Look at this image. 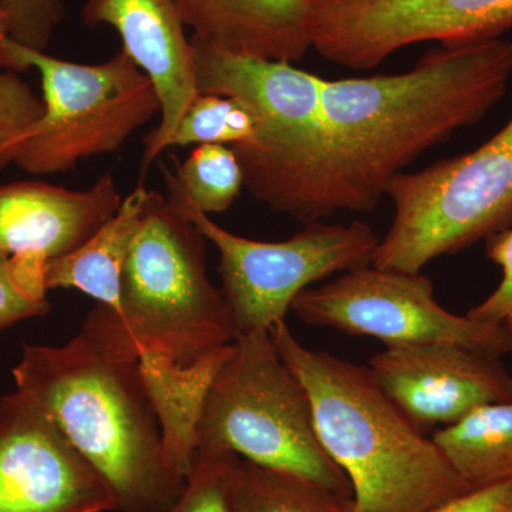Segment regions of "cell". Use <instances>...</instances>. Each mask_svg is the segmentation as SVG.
I'll list each match as a JSON object with an SVG mask.
<instances>
[{
    "label": "cell",
    "instance_id": "6da1fadb",
    "mask_svg": "<svg viewBox=\"0 0 512 512\" xmlns=\"http://www.w3.org/2000/svg\"><path fill=\"white\" fill-rule=\"evenodd\" d=\"M511 76L512 42L495 39L434 47L406 73L325 80L318 148L295 220L372 211L421 154L480 123Z\"/></svg>",
    "mask_w": 512,
    "mask_h": 512
},
{
    "label": "cell",
    "instance_id": "7a4b0ae2",
    "mask_svg": "<svg viewBox=\"0 0 512 512\" xmlns=\"http://www.w3.org/2000/svg\"><path fill=\"white\" fill-rule=\"evenodd\" d=\"M13 379L99 471L117 512H164L183 493L185 478L165 460L140 350L114 309L99 303L66 345H25Z\"/></svg>",
    "mask_w": 512,
    "mask_h": 512
},
{
    "label": "cell",
    "instance_id": "3957f363",
    "mask_svg": "<svg viewBox=\"0 0 512 512\" xmlns=\"http://www.w3.org/2000/svg\"><path fill=\"white\" fill-rule=\"evenodd\" d=\"M268 332L309 394L320 443L352 484L353 512H429L471 490L369 367L306 348L285 320Z\"/></svg>",
    "mask_w": 512,
    "mask_h": 512
},
{
    "label": "cell",
    "instance_id": "277c9868",
    "mask_svg": "<svg viewBox=\"0 0 512 512\" xmlns=\"http://www.w3.org/2000/svg\"><path fill=\"white\" fill-rule=\"evenodd\" d=\"M204 235L165 195L148 191L120 279V319L138 346L188 366L234 343L237 323L207 271Z\"/></svg>",
    "mask_w": 512,
    "mask_h": 512
},
{
    "label": "cell",
    "instance_id": "5b68a950",
    "mask_svg": "<svg viewBox=\"0 0 512 512\" xmlns=\"http://www.w3.org/2000/svg\"><path fill=\"white\" fill-rule=\"evenodd\" d=\"M205 451H229L353 497L348 476L320 443L308 392L268 330L244 333L232 343L198 426L197 453Z\"/></svg>",
    "mask_w": 512,
    "mask_h": 512
},
{
    "label": "cell",
    "instance_id": "8992f818",
    "mask_svg": "<svg viewBox=\"0 0 512 512\" xmlns=\"http://www.w3.org/2000/svg\"><path fill=\"white\" fill-rule=\"evenodd\" d=\"M384 195L394 217L376 249L377 268L419 274L440 256L512 228V114L477 150L404 171Z\"/></svg>",
    "mask_w": 512,
    "mask_h": 512
},
{
    "label": "cell",
    "instance_id": "52a82bcc",
    "mask_svg": "<svg viewBox=\"0 0 512 512\" xmlns=\"http://www.w3.org/2000/svg\"><path fill=\"white\" fill-rule=\"evenodd\" d=\"M200 93L222 94L254 114L255 141L232 146L252 197L295 218L320 137L325 79L293 63L234 55L191 37Z\"/></svg>",
    "mask_w": 512,
    "mask_h": 512
},
{
    "label": "cell",
    "instance_id": "ba28073f",
    "mask_svg": "<svg viewBox=\"0 0 512 512\" xmlns=\"http://www.w3.org/2000/svg\"><path fill=\"white\" fill-rule=\"evenodd\" d=\"M6 59L10 72L36 69L42 80L45 110L15 161L25 173H67L84 158L114 153L160 114L153 83L123 50L84 64L10 39Z\"/></svg>",
    "mask_w": 512,
    "mask_h": 512
},
{
    "label": "cell",
    "instance_id": "9c48e42d",
    "mask_svg": "<svg viewBox=\"0 0 512 512\" xmlns=\"http://www.w3.org/2000/svg\"><path fill=\"white\" fill-rule=\"evenodd\" d=\"M167 198L220 252L221 291L239 335L285 320L299 293L336 274L372 265L380 237L366 222L315 221L281 242L239 237L195 210L171 181Z\"/></svg>",
    "mask_w": 512,
    "mask_h": 512
},
{
    "label": "cell",
    "instance_id": "30bf717a",
    "mask_svg": "<svg viewBox=\"0 0 512 512\" xmlns=\"http://www.w3.org/2000/svg\"><path fill=\"white\" fill-rule=\"evenodd\" d=\"M291 309L303 323L387 346L453 342L501 356L512 353L507 335L491 323L458 316L437 302L429 276L367 265L299 293Z\"/></svg>",
    "mask_w": 512,
    "mask_h": 512
},
{
    "label": "cell",
    "instance_id": "8fae6325",
    "mask_svg": "<svg viewBox=\"0 0 512 512\" xmlns=\"http://www.w3.org/2000/svg\"><path fill=\"white\" fill-rule=\"evenodd\" d=\"M512 29V0H316L315 32L330 63L380 66L421 42L474 45Z\"/></svg>",
    "mask_w": 512,
    "mask_h": 512
},
{
    "label": "cell",
    "instance_id": "7c38bea8",
    "mask_svg": "<svg viewBox=\"0 0 512 512\" xmlns=\"http://www.w3.org/2000/svg\"><path fill=\"white\" fill-rule=\"evenodd\" d=\"M0 512H117L99 471L18 390L0 399Z\"/></svg>",
    "mask_w": 512,
    "mask_h": 512
},
{
    "label": "cell",
    "instance_id": "4fadbf2b",
    "mask_svg": "<svg viewBox=\"0 0 512 512\" xmlns=\"http://www.w3.org/2000/svg\"><path fill=\"white\" fill-rule=\"evenodd\" d=\"M367 367L423 434L453 426L485 404L512 400V375L501 356L460 343L387 346Z\"/></svg>",
    "mask_w": 512,
    "mask_h": 512
},
{
    "label": "cell",
    "instance_id": "5bb4252c",
    "mask_svg": "<svg viewBox=\"0 0 512 512\" xmlns=\"http://www.w3.org/2000/svg\"><path fill=\"white\" fill-rule=\"evenodd\" d=\"M84 25L110 26L124 53L153 83L160 101L158 126L144 138L143 171L167 150V143L197 96L194 47L173 0H86Z\"/></svg>",
    "mask_w": 512,
    "mask_h": 512
},
{
    "label": "cell",
    "instance_id": "9a60e30c",
    "mask_svg": "<svg viewBox=\"0 0 512 512\" xmlns=\"http://www.w3.org/2000/svg\"><path fill=\"white\" fill-rule=\"evenodd\" d=\"M121 201L111 173L86 190L39 181L0 185V256L50 261L69 254L119 211Z\"/></svg>",
    "mask_w": 512,
    "mask_h": 512
},
{
    "label": "cell",
    "instance_id": "2e32d148",
    "mask_svg": "<svg viewBox=\"0 0 512 512\" xmlns=\"http://www.w3.org/2000/svg\"><path fill=\"white\" fill-rule=\"evenodd\" d=\"M185 28L234 55L301 62L312 49L315 0H173Z\"/></svg>",
    "mask_w": 512,
    "mask_h": 512
},
{
    "label": "cell",
    "instance_id": "e0dca14e",
    "mask_svg": "<svg viewBox=\"0 0 512 512\" xmlns=\"http://www.w3.org/2000/svg\"><path fill=\"white\" fill-rule=\"evenodd\" d=\"M232 343L183 366L170 357L140 350V372L161 431L165 460L187 480L198 450V426L211 384L231 355Z\"/></svg>",
    "mask_w": 512,
    "mask_h": 512
},
{
    "label": "cell",
    "instance_id": "ac0fdd59",
    "mask_svg": "<svg viewBox=\"0 0 512 512\" xmlns=\"http://www.w3.org/2000/svg\"><path fill=\"white\" fill-rule=\"evenodd\" d=\"M148 191L138 184L92 237L69 254L47 261L43 271L47 291L79 289L119 313L121 271L143 220Z\"/></svg>",
    "mask_w": 512,
    "mask_h": 512
},
{
    "label": "cell",
    "instance_id": "d6986e66",
    "mask_svg": "<svg viewBox=\"0 0 512 512\" xmlns=\"http://www.w3.org/2000/svg\"><path fill=\"white\" fill-rule=\"evenodd\" d=\"M431 440L471 490L512 480V400L478 407Z\"/></svg>",
    "mask_w": 512,
    "mask_h": 512
},
{
    "label": "cell",
    "instance_id": "ffe728a7",
    "mask_svg": "<svg viewBox=\"0 0 512 512\" xmlns=\"http://www.w3.org/2000/svg\"><path fill=\"white\" fill-rule=\"evenodd\" d=\"M239 512H353V497L301 474L242 460Z\"/></svg>",
    "mask_w": 512,
    "mask_h": 512
},
{
    "label": "cell",
    "instance_id": "44dd1931",
    "mask_svg": "<svg viewBox=\"0 0 512 512\" xmlns=\"http://www.w3.org/2000/svg\"><path fill=\"white\" fill-rule=\"evenodd\" d=\"M161 163L165 180L171 181L185 201L202 214H222L237 201L244 187V173L229 146L204 144L191 151L184 163Z\"/></svg>",
    "mask_w": 512,
    "mask_h": 512
},
{
    "label": "cell",
    "instance_id": "7402d4cb",
    "mask_svg": "<svg viewBox=\"0 0 512 512\" xmlns=\"http://www.w3.org/2000/svg\"><path fill=\"white\" fill-rule=\"evenodd\" d=\"M256 121L252 111L234 97L198 93L191 101L168 148L204 146H242L255 141Z\"/></svg>",
    "mask_w": 512,
    "mask_h": 512
},
{
    "label": "cell",
    "instance_id": "603a6c76",
    "mask_svg": "<svg viewBox=\"0 0 512 512\" xmlns=\"http://www.w3.org/2000/svg\"><path fill=\"white\" fill-rule=\"evenodd\" d=\"M241 464L229 451L197 453L183 493L164 512H239Z\"/></svg>",
    "mask_w": 512,
    "mask_h": 512
},
{
    "label": "cell",
    "instance_id": "cb8c5ba5",
    "mask_svg": "<svg viewBox=\"0 0 512 512\" xmlns=\"http://www.w3.org/2000/svg\"><path fill=\"white\" fill-rule=\"evenodd\" d=\"M45 259L0 256V330L50 312L43 281Z\"/></svg>",
    "mask_w": 512,
    "mask_h": 512
},
{
    "label": "cell",
    "instance_id": "d4e9b609",
    "mask_svg": "<svg viewBox=\"0 0 512 512\" xmlns=\"http://www.w3.org/2000/svg\"><path fill=\"white\" fill-rule=\"evenodd\" d=\"M43 110V100L18 73L0 70V170L15 164Z\"/></svg>",
    "mask_w": 512,
    "mask_h": 512
},
{
    "label": "cell",
    "instance_id": "484cf974",
    "mask_svg": "<svg viewBox=\"0 0 512 512\" xmlns=\"http://www.w3.org/2000/svg\"><path fill=\"white\" fill-rule=\"evenodd\" d=\"M8 13L12 39L29 49L46 52L66 19L64 0H0Z\"/></svg>",
    "mask_w": 512,
    "mask_h": 512
},
{
    "label": "cell",
    "instance_id": "4316f807",
    "mask_svg": "<svg viewBox=\"0 0 512 512\" xmlns=\"http://www.w3.org/2000/svg\"><path fill=\"white\" fill-rule=\"evenodd\" d=\"M487 258L503 271L500 284L467 316L498 326L511 343L512 350V228L485 241Z\"/></svg>",
    "mask_w": 512,
    "mask_h": 512
},
{
    "label": "cell",
    "instance_id": "83f0119b",
    "mask_svg": "<svg viewBox=\"0 0 512 512\" xmlns=\"http://www.w3.org/2000/svg\"><path fill=\"white\" fill-rule=\"evenodd\" d=\"M429 512H512V480L467 491Z\"/></svg>",
    "mask_w": 512,
    "mask_h": 512
},
{
    "label": "cell",
    "instance_id": "f1b7e54d",
    "mask_svg": "<svg viewBox=\"0 0 512 512\" xmlns=\"http://www.w3.org/2000/svg\"><path fill=\"white\" fill-rule=\"evenodd\" d=\"M12 39V29L8 13L0 5V69L8 70V59H6V43Z\"/></svg>",
    "mask_w": 512,
    "mask_h": 512
}]
</instances>
